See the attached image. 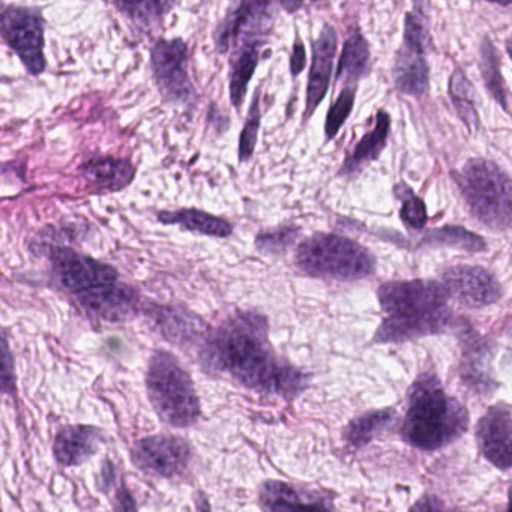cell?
I'll use <instances>...</instances> for the list:
<instances>
[{
	"label": "cell",
	"mask_w": 512,
	"mask_h": 512,
	"mask_svg": "<svg viewBox=\"0 0 512 512\" xmlns=\"http://www.w3.org/2000/svg\"><path fill=\"white\" fill-rule=\"evenodd\" d=\"M377 298L385 317L374 344L407 343L443 334L454 325L448 293L437 281H389L379 287Z\"/></svg>",
	"instance_id": "obj_2"
},
{
	"label": "cell",
	"mask_w": 512,
	"mask_h": 512,
	"mask_svg": "<svg viewBox=\"0 0 512 512\" xmlns=\"http://www.w3.org/2000/svg\"><path fill=\"white\" fill-rule=\"evenodd\" d=\"M163 224H176L182 229L214 238H229L233 233V224L226 218L215 217L200 209H179V211H161L157 215Z\"/></svg>",
	"instance_id": "obj_24"
},
{
	"label": "cell",
	"mask_w": 512,
	"mask_h": 512,
	"mask_svg": "<svg viewBox=\"0 0 512 512\" xmlns=\"http://www.w3.org/2000/svg\"><path fill=\"white\" fill-rule=\"evenodd\" d=\"M398 199L401 200L400 215L407 229L422 230L427 226L428 212L424 200L419 199L407 185L401 184L395 188Z\"/></svg>",
	"instance_id": "obj_31"
},
{
	"label": "cell",
	"mask_w": 512,
	"mask_h": 512,
	"mask_svg": "<svg viewBox=\"0 0 512 512\" xmlns=\"http://www.w3.org/2000/svg\"><path fill=\"white\" fill-rule=\"evenodd\" d=\"M406 401V413L398 425V434L412 448L424 452L440 451L469 431V409L446 392L434 370L416 374Z\"/></svg>",
	"instance_id": "obj_3"
},
{
	"label": "cell",
	"mask_w": 512,
	"mask_h": 512,
	"mask_svg": "<svg viewBox=\"0 0 512 512\" xmlns=\"http://www.w3.org/2000/svg\"><path fill=\"white\" fill-rule=\"evenodd\" d=\"M454 176L461 196L476 220L497 232L509 230L512 185L502 167L484 158H472Z\"/></svg>",
	"instance_id": "obj_5"
},
{
	"label": "cell",
	"mask_w": 512,
	"mask_h": 512,
	"mask_svg": "<svg viewBox=\"0 0 512 512\" xmlns=\"http://www.w3.org/2000/svg\"><path fill=\"white\" fill-rule=\"evenodd\" d=\"M398 424V410L395 407L370 410L355 416L344 427L343 437L353 448L361 449L370 445L374 439L392 430Z\"/></svg>",
	"instance_id": "obj_22"
},
{
	"label": "cell",
	"mask_w": 512,
	"mask_h": 512,
	"mask_svg": "<svg viewBox=\"0 0 512 512\" xmlns=\"http://www.w3.org/2000/svg\"><path fill=\"white\" fill-rule=\"evenodd\" d=\"M199 364L208 376L227 377L248 391L289 403L310 386V374L275 352L268 317L259 311H235L211 328L200 344Z\"/></svg>",
	"instance_id": "obj_1"
},
{
	"label": "cell",
	"mask_w": 512,
	"mask_h": 512,
	"mask_svg": "<svg viewBox=\"0 0 512 512\" xmlns=\"http://www.w3.org/2000/svg\"><path fill=\"white\" fill-rule=\"evenodd\" d=\"M481 73L485 88L490 92L491 97L506 113H509L508 92H506L505 80L500 73L499 52L488 37H485L481 43Z\"/></svg>",
	"instance_id": "obj_27"
},
{
	"label": "cell",
	"mask_w": 512,
	"mask_h": 512,
	"mask_svg": "<svg viewBox=\"0 0 512 512\" xmlns=\"http://www.w3.org/2000/svg\"><path fill=\"white\" fill-rule=\"evenodd\" d=\"M428 53V50L409 43H403L398 50L392 67V80L401 94L422 97L428 91L430 67L425 59Z\"/></svg>",
	"instance_id": "obj_20"
},
{
	"label": "cell",
	"mask_w": 512,
	"mask_h": 512,
	"mask_svg": "<svg viewBox=\"0 0 512 512\" xmlns=\"http://www.w3.org/2000/svg\"><path fill=\"white\" fill-rule=\"evenodd\" d=\"M307 65V53H305L304 44L299 38L295 40V46H293L292 61H290V70H292L293 76H299Z\"/></svg>",
	"instance_id": "obj_37"
},
{
	"label": "cell",
	"mask_w": 512,
	"mask_h": 512,
	"mask_svg": "<svg viewBox=\"0 0 512 512\" xmlns=\"http://www.w3.org/2000/svg\"><path fill=\"white\" fill-rule=\"evenodd\" d=\"M449 95H451L458 116L469 128V131L478 130L479 116L476 112L475 88L460 68L452 73L451 80H449Z\"/></svg>",
	"instance_id": "obj_29"
},
{
	"label": "cell",
	"mask_w": 512,
	"mask_h": 512,
	"mask_svg": "<svg viewBox=\"0 0 512 512\" xmlns=\"http://www.w3.org/2000/svg\"><path fill=\"white\" fill-rule=\"evenodd\" d=\"M301 235V229L293 226H281L277 229L263 230L257 235L256 247L263 254H283L295 244Z\"/></svg>",
	"instance_id": "obj_32"
},
{
	"label": "cell",
	"mask_w": 512,
	"mask_h": 512,
	"mask_svg": "<svg viewBox=\"0 0 512 512\" xmlns=\"http://www.w3.org/2000/svg\"><path fill=\"white\" fill-rule=\"evenodd\" d=\"M272 13L271 2H242L233 8L215 32L218 52L227 53L238 44L262 40L274 20Z\"/></svg>",
	"instance_id": "obj_13"
},
{
	"label": "cell",
	"mask_w": 512,
	"mask_h": 512,
	"mask_svg": "<svg viewBox=\"0 0 512 512\" xmlns=\"http://www.w3.org/2000/svg\"><path fill=\"white\" fill-rule=\"evenodd\" d=\"M389 130H391V118L388 113L380 110L377 113L376 125L370 133L362 137L355 151L346 158L341 166L338 176H353L361 172L367 164L373 163L380 157L386 142H388Z\"/></svg>",
	"instance_id": "obj_23"
},
{
	"label": "cell",
	"mask_w": 512,
	"mask_h": 512,
	"mask_svg": "<svg viewBox=\"0 0 512 512\" xmlns=\"http://www.w3.org/2000/svg\"><path fill=\"white\" fill-rule=\"evenodd\" d=\"M104 442V433L92 425H65L56 434L53 455L64 467L82 466L95 457Z\"/></svg>",
	"instance_id": "obj_19"
},
{
	"label": "cell",
	"mask_w": 512,
	"mask_h": 512,
	"mask_svg": "<svg viewBox=\"0 0 512 512\" xmlns=\"http://www.w3.org/2000/svg\"><path fill=\"white\" fill-rule=\"evenodd\" d=\"M146 389L155 412L170 427H193L202 416L190 373L167 350H157L149 359Z\"/></svg>",
	"instance_id": "obj_4"
},
{
	"label": "cell",
	"mask_w": 512,
	"mask_h": 512,
	"mask_svg": "<svg viewBox=\"0 0 512 512\" xmlns=\"http://www.w3.org/2000/svg\"><path fill=\"white\" fill-rule=\"evenodd\" d=\"M260 89L254 94L253 103H251L250 113H248L247 122L242 130L241 140H239V161L245 163L253 157L254 149L259 137L260 124H262V112H260Z\"/></svg>",
	"instance_id": "obj_33"
},
{
	"label": "cell",
	"mask_w": 512,
	"mask_h": 512,
	"mask_svg": "<svg viewBox=\"0 0 512 512\" xmlns=\"http://www.w3.org/2000/svg\"><path fill=\"white\" fill-rule=\"evenodd\" d=\"M257 499L263 512H335L334 499L326 491L278 479L263 481Z\"/></svg>",
	"instance_id": "obj_14"
},
{
	"label": "cell",
	"mask_w": 512,
	"mask_h": 512,
	"mask_svg": "<svg viewBox=\"0 0 512 512\" xmlns=\"http://www.w3.org/2000/svg\"><path fill=\"white\" fill-rule=\"evenodd\" d=\"M0 512H2V511H0Z\"/></svg>",
	"instance_id": "obj_41"
},
{
	"label": "cell",
	"mask_w": 512,
	"mask_h": 512,
	"mask_svg": "<svg viewBox=\"0 0 512 512\" xmlns=\"http://www.w3.org/2000/svg\"><path fill=\"white\" fill-rule=\"evenodd\" d=\"M124 16L143 28L160 23L161 19L175 7L172 2H113Z\"/></svg>",
	"instance_id": "obj_30"
},
{
	"label": "cell",
	"mask_w": 512,
	"mask_h": 512,
	"mask_svg": "<svg viewBox=\"0 0 512 512\" xmlns=\"http://www.w3.org/2000/svg\"><path fill=\"white\" fill-rule=\"evenodd\" d=\"M47 254L52 263L50 274L53 280L61 289L74 296L119 281V272L115 266L77 253L64 245H50Z\"/></svg>",
	"instance_id": "obj_8"
},
{
	"label": "cell",
	"mask_w": 512,
	"mask_h": 512,
	"mask_svg": "<svg viewBox=\"0 0 512 512\" xmlns=\"http://www.w3.org/2000/svg\"><path fill=\"white\" fill-rule=\"evenodd\" d=\"M262 44V40L248 41L242 44L241 49H236L238 52L233 59L232 74H230V100L236 109L244 103L248 83L253 79L259 65Z\"/></svg>",
	"instance_id": "obj_26"
},
{
	"label": "cell",
	"mask_w": 512,
	"mask_h": 512,
	"mask_svg": "<svg viewBox=\"0 0 512 512\" xmlns=\"http://www.w3.org/2000/svg\"><path fill=\"white\" fill-rule=\"evenodd\" d=\"M188 46L181 38L160 40L152 49L151 68L166 103L191 107L197 94L188 76Z\"/></svg>",
	"instance_id": "obj_9"
},
{
	"label": "cell",
	"mask_w": 512,
	"mask_h": 512,
	"mask_svg": "<svg viewBox=\"0 0 512 512\" xmlns=\"http://www.w3.org/2000/svg\"><path fill=\"white\" fill-rule=\"evenodd\" d=\"M409 512H454L436 494L425 493L410 506Z\"/></svg>",
	"instance_id": "obj_36"
},
{
	"label": "cell",
	"mask_w": 512,
	"mask_h": 512,
	"mask_svg": "<svg viewBox=\"0 0 512 512\" xmlns=\"http://www.w3.org/2000/svg\"><path fill=\"white\" fill-rule=\"evenodd\" d=\"M131 458L148 475L175 478L185 473L190 466L193 446L184 437L157 434L137 440L131 451Z\"/></svg>",
	"instance_id": "obj_11"
},
{
	"label": "cell",
	"mask_w": 512,
	"mask_h": 512,
	"mask_svg": "<svg viewBox=\"0 0 512 512\" xmlns=\"http://www.w3.org/2000/svg\"><path fill=\"white\" fill-rule=\"evenodd\" d=\"M115 506L118 512H137L136 500L125 485L119 487L116 493Z\"/></svg>",
	"instance_id": "obj_38"
},
{
	"label": "cell",
	"mask_w": 512,
	"mask_h": 512,
	"mask_svg": "<svg viewBox=\"0 0 512 512\" xmlns=\"http://www.w3.org/2000/svg\"><path fill=\"white\" fill-rule=\"evenodd\" d=\"M113 481H115V469H113L112 461H106L100 476H98V488L101 491H107V488H110Z\"/></svg>",
	"instance_id": "obj_39"
},
{
	"label": "cell",
	"mask_w": 512,
	"mask_h": 512,
	"mask_svg": "<svg viewBox=\"0 0 512 512\" xmlns=\"http://www.w3.org/2000/svg\"><path fill=\"white\" fill-rule=\"evenodd\" d=\"M421 245L452 247L457 250L469 251V253L487 250L484 238L460 226H445L431 230L422 238Z\"/></svg>",
	"instance_id": "obj_28"
},
{
	"label": "cell",
	"mask_w": 512,
	"mask_h": 512,
	"mask_svg": "<svg viewBox=\"0 0 512 512\" xmlns=\"http://www.w3.org/2000/svg\"><path fill=\"white\" fill-rule=\"evenodd\" d=\"M449 298L467 308H485L503 298V286L490 271L476 265H457L442 272Z\"/></svg>",
	"instance_id": "obj_12"
},
{
	"label": "cell",
	"mask_w": 512,
	"mask_h": 512,
	"mask_svg": "<svg viewBox=\"0 0 512 512\" xmlns=\"http://www.w3.org/2000/svg\"><path fill=\"white\" fill-rule=\"evenodd\" d=\"M0 392L2 394L16 392V362L2 329H0Z\"/></svg>",
	"instance_id": "obj_35"
},
{
	"label": "cell",
	"mask_w": 512,
	"mask_h": 512,
	"mask_svg": "<svg viewBox=\"0 0 512 512\" xmlns=\"http://www.w3.org/2000/svg\"><path fill=\"white\" fill-rule=\"evenodd\" d=\"M335 53H337V31L334 26L326 25L322 34L313 43V61H311L310 77H308L305 121L316 112L328 92Z\"/></svg>",
	"instance_id": "obj_18"
},
{
	"label": "cell",
	"mask_w": 512,
	"mask_h": 512,
	"mask_svg": "<svg viewBox=\"0 0 512 512\" xmlns=\"http://www.w3.org/2000/svg\"><path fill=\"white\" fill-rule=\"evenodd\" d=\"M194 503H196V512H212L211 502H209L208 494L205 491H196Z\"/></svg>",
	"instance_id": "obj_40"
},
{
	"label": "cell",
	"mask_w": 512,
	"mask_h": 512,
	"mask_svg": "<svg viewBox=\"0 0 512 512\" xmlns=\"http://www.w3.org/2000/svg\"><path fill=\"white\" fill-rule=\"evenodd\" d=\"M370 59V46L364 35L356 29L344 43L335 82L338 85L344 83L347 86H355L358 80L364 79L370 73Z\"/></svg>",
	"instance_id": "obj_25"
},
{
	"label": "cell",
	"mask_w": 512,
	"mask_h": 512,
	"mask_svg": "<svg viewBox=\"0 0 512 512\" xmlns=\"http://www.w3.org/2000/svg\"><path fill=\"white\" fill-rule=\"evenodd\" d=\"M458 341L461 347L460 379L463 385L481 397L496 394L502 383L494 373V344L467 322H461L458 326Z\"/></svg>",
	"instance_id": "obj_10"
},
{
	"label": "cell",
	"mask_w": 512,
	"mask_h": 512,
	"mask_svg": "<svg viewBox=\"0 0 512 512\" xmlns=\"http://www.w3.org/2000/svg\"><path fill=\"white\" fill-rule=\"evenodd\" d=\"M77 304L98 322L122 323L133 319L140 307L136 289L124 283H113L76 296Z\"/></svg>",
	"instance_id": "obj_16"
},
{
	"label": "cell",
	"mask_w": 512,
	"mask_h": 512,
	"mask_svg": "<svg viewBox=\"0 0 512 512\" xmlns=\"http://www.w3.org/2000/svg\"><path fill=\"white\" fill-rule=\"evenodd\" d=\"M511 418V406L500 401L476 422L475 439L479 451L488 463L502 472H508L512 466Z\"/></svg>",
	"instance_id": "obj_15"
},
{
	"label": "cell",
	"mask_w": 512,
	"mask_h": 512,
	"mask_svg": "<svg viewBox=\"0 0 512 512\" xmlns=\"http://www.w3.org/2000/svg\"><path fill=\"white\" fill-rule=\"evenodd\" d=\"M0 37L19 56L32 76L46 70L44 22L34 8L0 5Z\"/></svg>",
	"instance_id": "obj_7"
},
{
	"label": "cell",
	"mask_w": 512,
	"mask_h": 512,
	"mask_svg": "<svg viewBox=\"0 0 512 512\" xmlns=\"http://www.w3.org/2000/svg\"><path fill=\"white\" fill-rule=\"evenodd\" d=\"M295 263L311 277L343 281L362 280L376 271V259L367 248L335 233H316L302 241Z\"/></svg>",
	"instance_id": "obj_6"
},
{
	"label": "cell",
	"mask_w": 512,
	"mask_h": 512,
	"mask_svg": "<svg viewBox=\"0 0 512 512\" xmlns=\"http://www.w3.org/2000/svg\"><path fill=\"white\" fill-rule=\"evenodd\" d=\"M149 317L161 335L176 346L187 347L202 344L208 332V323L184 308L170 305H152Z\"/></svg>",
	"instance_id": "obj_17"
},
{
	"label": "cell",
	"mask_w": 512,
	"mask_h": 512,
	"mask_svg": "<svg viewBox=\"0 0 512 512\" xmlns=\"http://www.w3.org/2000/svg\"><path fill=\"white\" fill-rule=\"evenodd\" d=\"M356 88L355 86H346L341 91L340 97L335 100L326 116L325 133L326 139L331 140L337 136L338 131L343 127L344 122L352 113L353 104H355Z\"/></svg>",
	"instance_id": "obj_34"
},
{
	"label": "cell",
	"mask_w": 512,
	"mask_h": 512,
	"mask_svg": "<svg viewBox=\"0 0 512 512\" xmlns=\"http://www.w3.org/2000/svg\"><path fill=\"white\" fill-rule=\"evenodd\" d=\"M79 170L89 184L109 193L124 190L136 176V167L130 161L115 157L91 158Z\"/></svg>",
	"instance_id": "obj_21"
}]
</instances>
